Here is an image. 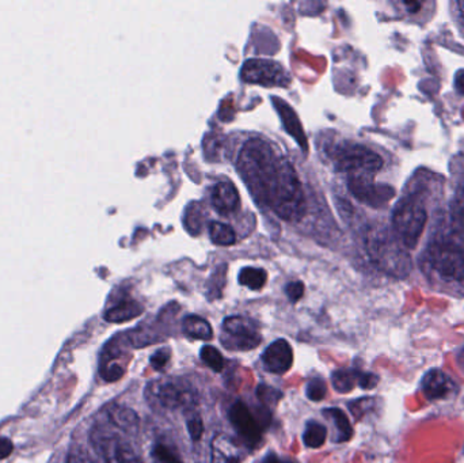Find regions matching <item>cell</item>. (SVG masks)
I'll list each match as a JSON object with an SVG mask.
<instances>
[{
  "label": "cell",
  "mask_w": 464,
  "mask_h": 463,
  "mask_svg": "<svg viewBox=\"0 0 464 463\" xmlns=\"http://www.w3.org/2000/svg\"><path fill=\"white\" fill-rule=\"evenodd\" d=\"M262 362L266 371L276 375L285 374L294 364V350L286 340H276L265 350Z\"/></svg>",
  "instance_id": "obj_11"
},
{
  "label": "cell",
  "mask_w": 464,
  "mask_h": 463,
  "mask_svg": "<svg viewBox=\"0 0 464 463\" xmlns=\"http://www.w3.org/2000/svg\"><path fill=\"white\" fill-rule=\"evenodd\" d=\"M360 372L352 370H338L333 372L332 382L338 393H349L353 391L354 385L359 383Z\"/></svg>",
  "instance_id": "obj_24"
},
{
  "label": "cell",
  "mask_w": 464,
  "mask_h": 463,
  "mask_svg": "<svg viewBox=\"0 0 464 463\" xmlns=\"http://www.w3.org/2000/svg\"><path fill=\"white\" fill-rule=\"evenodd\" d=\"M170 356L171 353L169 348H160V350H158L157 352L151 356V359H150L152 369L157 370V371H162V370L168 366Z\"/></svg>",
  "instance_id": "obj_32"
},
{
  "label": "cell",
  "mask_w": 464,
  "mask_h": 463,
  "mask_svg": "<svg viewBox=\"0 0 464 463\" xmlns=\"http://www.w3.org/2000/svg\"><path fill=\"white\" fill-rule=\"evenodd\" d=\"M188 431H189L190 438H192L193 442H198V440L203 438L204 434V424L203 419L198 413H196L195 410L193 412H189V416H188L187 420Z\"/></svg>",
  "instance_id": "obj_28"
},
{
  "label": "cell",
  "mask_w": 464,
  "mask_h": 463,
  "mask_svg": "<svg viewBox=\"0 0 464 463\" xmlns=\"http://www.w3.org/2000/svg\"><path fill=\"white\" fill-rule=\"evenodd\" d=\"M108 416L111 423L121 431L127 432L130 435H135L139 429L138 413L133 412L130 408L122 407V405H111L108 408Z\"/></svg>",
  "instance_id": "obj_16"
},
{
  "label": "cell",
  "mask_w": 464,
  "mask_h": 463,
  "mask_svg": "<svg viewBox=\"0 0 464 463\" xmlns=\"http://www.w3.org/2000/svg\"><path fill=\"white\" fill-rule=\"evenodd\" d=\"M152 457L160 463H184L165 445L155 446Z\"/></svg>",
  "instance_id": "obj_30"
},
{
  "label": "cell",
  "mask_w": 464,
  "mask_h": 463,
  "mask_svg": "<svg viewBox=\"0 0 464 463\" xmlns=\"http://www.w3.org/2000/svg\"><path fill=\"white\" fill-rule=\"evenodd\" d=\"M324 415L334 421L335 429H337L335 442H346L351 439L353 431H352L351 423L343 410L338 408H330V410H324Z\"/></svg>",
  "instance_id": "obj_21"
},
{
  "label": "cell",
  "mask_w": 464,
  "mask_h": 463,
  "mask_svg": "<svg viewBox=\"0 0 464 463\" xmlns=\"http://www.w3.org/2000/svg\"><path fill=\"white\" fill-rule=\"evenodd\" d=\"M230 420L248 448H256L258 443H261V427L243 402L237 401V404L232 405Z\"/></svg>",
  "instance_id": "obj_10"
},
{
  "label": "cell",
  "mask_w": 464,
  "mask_h": 463,
  "mask_svg": "<svg viewBox=\"0 0 464 463\" xmlns=\"http://www.w3.org/2000/svg\"><path fill=\"white\" fill-rule=\"evenodd\" d=\"M13 442L7 438H0V459H5L13 453Z\"/></svg>",
  "instance_id": "obj_36"
},
{
  "label": "cell",
  "mask_w": 464,
  "mask_h": 463,
  "mask_svg": "<svg viewBox=\"0 0 464 463\" xmlns=\"http://www.w3.org/2000/svg\"><path fill=\"white\" fill-rule=\"evenodd\" d=\"M182 329H184V333L188 337L201 340V342H211L212 337H214V331H212V326L209 325L208 321L204 320L203 317H198V315L185 317Z\"/></svg>",
  "instance_id": "obj_20"
},
{
  "label": "cell",
  "mask_w": 464,
  "mask_h": 463,
  "mask_svg": "<svg viewBox=\"0 0 464 463\" xmlns=\"http://www.w3.org/2000/svg\"><path fill=\"white\" fill-rule=\"evenodd\" d=\"M397 239L392 238L387 231H375L370 236L368 249L372 260L383 271L402 277L411 271V258Z\"/></svg>",
  "instance_id": "obj_5"
},
{
  "label": "cell",
  "mask_w": 464,
  "mask_h": 463,
  "mask_svg": "<svg viewBox=\"0 0 464 463\" xmlns=\"http://www.w3.org/2000/svg\"><path fill=\"white\" fill-rule=\"evenodd\" d=\"M458 364H459L460 370L464 372V345L460 350L459 355H458Z\"/></svg>",
  "instance_id": "obj_37"
},
{
  "label": "cell",
  "mask_w": 464,
  "mask_h": 463,
  "mask_svg": "<svg viewBox=\"0 0 464 463\" xmlns=\"http://www.w3.org/2000/svg\"><path fill=\"white\" fill-rule=\"evenodd\" d=\"M459 8H460V15H462L463 24H464V2L459 3Z\"/></svg>",
  "instance_id": "obj_38"
},
{
  "label": "cell",
  "mask_w": 464,
  "mask_h": 463,
  "mask_svg": "<svg viewBox=\"0 0 464 463\" xmlns=\"http://www.w3.org/2000/svg\"><path fill=\"white\" fill-rule=\"evenodd\" d=\"M455 383L440 370H432L422 381V391L430 400H440L449 397L455 391Z\"/></svg>",
  "instance_id": "obj_15"
},
{
  "label": "cell",
  "mask_w": 464,
  "mask_h": 463,
  "mask_svg": "<svg viewBox=\"0 0 464 463\" xmlns=\"http://www.w3.org/2000/svg\"><path fill=\"white\" fill-rule=\"evenodd\" d=\"M211 463H242V450L232 438L217 435L211 442Z\"/></svg>",
  "instance_id": "obj_14"
},
{
  "label": "cell",
  "mask_w": 464,
  "mask_h": 463,
  "mask_svg": "<svg viewBox=\"0 0 464 463\" xmlns=\"http://www.w3.org/2000/svg\"><path fill=\"white\" fill-rule=\"evenodd\" d=\"M428 214L417 196H406L392 212V227L406 249H416L427 226Z\"/></svg>",
  "instance_id": "obj_4"
},
{
  "label": "cell",
  "mask_w": 464,
  "mask_h": 463,
  "mask_svg": "<svg viewBox=\"0 0 464 463\" xmlns=\"http://www.w3.org/2000/svg\"><path fill=\"white\" fill-rule=\"evenodd\" d=\"M337 170L349 176H375L383 168V159L376 152L360 144L340 147L334 155Z\"/></svg>",
  "instance_id": "obj_6"
},
{
  "label": "cell",
  "mask_w": 464,
  "mask_h": 463,
  "mask_svg": "<svg viewBox=\"0 0 464 463\" xmlns=\"http://www.w3.org/2000/svg\"><path fill=\"white\" fill-rule=\"evenodd\" d=\"M267 275L266 271L259 268H243L239 274V283L245 287L250 288L253 291L261 290L266 283Z\"/></svg>",
  "instance_id": "obj_23"
},
{
  "label": "cell",
  "mask_w": 464,
  "mask_h": 463,
  "mask_svg": "<svg viewBox=\"0 0 464 463\" xmlns=\"http://www.w3.org/2000/svg\"><path fill=\"white\" fill-rule=\"evenodd\" d=\"M92 443L106 463H141L132 446L116 432L95 429Z\"/></svg>",
  "instance_id": "obj_9"
},
{
  "label": "cell",
  "mask_w": 464,
  "mask_h": 463,
  "mask_svg": "<svg viewBox=\"0 0 464 463\" xmlns=\"http://www.w3.org/2000/svg\"><path fill=\"white\" fill-rule=\"evenodd\" d=\"M200 356L204 363H206L209 369L214 370L215 372H222L223 370H225V358H223L222 353H220L217 348L212 347V345H204V347L201 348Z\"/></svg>",
  "instance_id": "obj_26"
},
{
  "label": "cell",
  "mask_w": 464,
  "mask_h": 463,
  "mask_svg": "<svg viewBox=\"0 0 464 463\" xmlns=\"http://www.w3.org/2000/svg\"><path fill=\"white\" fill-rule=\"evenodd\" d=\"M379 378L373 374H359V385L362 389H373L378 385Z\"/></svg>",
  "instance_id": "obj_35"
},
{
  "label": "cell",
  "mask_w": 464,
  "mask_h": 463,
  "mask_svg": "<svg viewBox=\"0 0 464 463\" xmlns=\"http://www.w3.org/2000/svg\"><path fill=\"white\" fill-rule=\"evenodd\" d=\"M143 312L144 307L139 302L133 301V299H125L106 312L105 320L116 323H127L133 318H138L139 315L143 314Z\"/></svg>",
  "instance_id": "obj_18"
},
{
  "label": "cell",
  "mask_w": 464,
  "mask_h": 463,
  "mask_svg": "<svg viewBox=\"0 0 464 463\" xmlns=\"http://www.w3.org/2000/svg\"><path fill=\"white\" fill-rule=\"evenodd\" d=\"M256 394H258L259 400L264 402L265 405L270 407V405H276L278 402V400L283 397V394L280 391H276V389L269 388L266 385H261L256 391Z\"/></svg>",
  "instance_id": "obj_31"
},
{
  "label": "cell",
  "mask_w": 464,
  "mask_h": 463,
  "mask_svg": "<svg viewBox=\"0 0 464 463\" xmlns=\"http://www.w3.org/2000/svg\"><path fill=\"white\" fill-rule=\"evenodd\" d=\"M125 362L122 361L121 351L114 350L109 351L108 353L103 355L102 362H101V377L108 382H114L119 381L124 375Z\"/></svg>",
  "instance_id": "obj_19"
},
{
  "label": "cell",
  "mask_w": 464,
  "mask_h": 463,
  "mask_svg": "<svg viewBox=\"0 0 464 463\" xmlns=\"http://www.w3.org/2000/svg\"><path fill=\"white\" fill-rule=\"evenodd\" d=\"M212 206L219 214L230 215L240 206L239 192L231 182H219L212 190Z\"/></svg>",
  "instance_id": "obj_13"
},
{
  "label": "cell",
  "mask_w": 464,
  "mask_h": 463,
  "mask_svg": "<svg viewBox=\"0 0 464 463\" xmlns=\"http://www.w3.org/2000/svg\"><path fill=\"white\" fill-rule=\"evenodd\" d=\"M450 222L464 230V179L452 201Z\"/></svg>",
  "instance_id": "obj_27"
},
{
  "label": "cell",
  "mask_w": 464,
  "mask_h": 463,
  "mask_svg": "<svg viewBox=\"0 0 464 463\" xmlns=\"http://www.w3.org/2000/svg\"><path fill=\"white\" fill-rule=\"evenodd\" d=\"M430 268L446 282L464 280V230L450 225L439 231L427 247Z\"/></svg>",
  "instance_id": "obj_2"
},
{
  "label": "cell",
  "mask_w": 464,
  "mask_h": 463,
  "mask_svg": "<svg viewBox=\"0 0 464 463\" xmlns=\"http://www.w3.org/2000/svg\"><path fill=\"white\" fill-rule=\"evenodd\" d=\"M223 331H225V336L220 340L230 351H251L258 347L262 342L258 323L243 315L226 318L223 323Z\"/></svg>",
  "instance_id": "obj_7"
},
{
  "label": "cell",
  "mask_w": 464,
  "mask_h": 463,
  "mask_svg": "<svg viewBox=\"0 0 464 463\" xmlns=\"http://www.w3.org/2000/svg\"><path fill=\"white\" fill-rule=\"evenodd\" d=\"M146 399L155 410L193 412L198 404V393L184 378H160L146 389Z\"/></svg>",
  "instance_id": "obj_3"
},
{
  "label": "cell",
  "mask_w": 464,
  "mask_h": 463,
  "mask_svg": "<svg viewBox=\"0 0 464 463\" xmlns=\"http://www.w3.org/2000/svg\"><path fill=\"white\" fill-rule=\"evenodd\" d=\"M273 103H275L276 109H277L278 113H280L286 130L299 141L300 146H302V149L305 151V150H307V139H305L304 132H303V128L302 125H300L296 113L292 111L288 103L284 102L280 98H273Z\"/></svg>",
  "instance_id": "obj_17"
},
{
  "label": "cell",
  "mask_w": 464,
  "mask_h": 463,
  "mask_svg": "<svg viewBox=\"0 0 464 463\" xmlns=\"http://www.w3.org/2000/svg\"><path fill=\"white\" fill-rule=\"evenodd\" d=\"M349 189L359 200L371 206H378L389 200L390 193H384L386 188H378L371 176H349Z\"/></svg>",
  "instance_id": "obj_12"
},
{
  "label": "cell",
  "mask_w": 464,
  "mask_h": 463,
  "mask_svg": "<svg viewBox=\"0 0 464 463\" xmlns=\"http://www.w3.org/2000/svg\"><path fill=\"white\" fill-rule=\"evenodd\" d=\"M286 295H288L289 301L297 302L302 299L303 294H304V285L302 282H292L286 285L285 288Z\"/></svg>",
  "instance_id": "obj_33"
},
{
  "label": "cell",
  "mask_w": 464,
  "mask_h": 463,
  "mask_svg": "<svg viewBox=\"0 0 464 463\" xmlns=\"http://www.w3.org/2000/svg\"><path fill=\"white\" fill-rule=\"evenodd\" d=\"M326 383L322 378H314L310 382L307 383V391H305V394H307L308 399L311 401H322L326 396Z\"/></svg>",
  "instance_id": "obj_29"
},
{
  "label": "cell",
  "mask_w": 464,
  "mask_h": 463,
  "mask_svg": "<svg viewBox=\"0 0 464 463\" xmlns=\"http://www.w3.org/2000/svg\"><path fill=\"white\" fill-rule=\"evenodd\" d=\"M326 438L327 429L316 421H310L305 427L304 435H303L304 445L310 449L322 448L326 442Z\"/></svg>",
  "instance_id": "obj_25"
},
{
  "label": "cell",
  "mask_w": 464,
  "mask_h": 463,
  "mask_svg": "<svg viewBox=\"0 0 464 463\" xmlns=\"http://www.w3.org/2000/svg\"><path fill=\"white\" fill-rule=\"evenodd\" d=\"M240 176L253 195L284 220H299L305 212L304 193L294 166L262 139H251L237 159Z\"/></svg>",
  "instance_id": "obj_1"
},
{
  "label": "cell",
  "mask_w": 464,
  "mask_h": 463,
  "mask_svg": "<svg viewBox=\"0 0 464 463\" xmlns=\"http://www.w3.org/2000/svg\"><path fill=\"white\" fill-rule=\"evenodd\" d=\"M67 463H95L94 459H92V457L86 453V451L81 450V449H75V450L71 451L70 456H68Z\"/></svg>",
  "instance_id": "obj_34"
},
{
  "label": "cell",
  "mask_w": 464,
  "mask_h": 463,
  "mask_svg": "<svg viewBox=\"0 0 464 463\" xmlns=\"http://www.w3.org/2000/svg\"><path fill=\"white\" fill-rule=\"evenodd\" d=\"M242 81L266 87H285L289 75L278 63L267 59H250L243 64Z\"/></svg>",
  "instance_id": "obj_8"
},
{
  "label": "cell",
  "mask_w": 464,
  "mask_h": 463,
  "mask_svg": "<svg viewBox=\"0 0 464 463\" xmlns=\"http://www.w3.org/2000/svg\"><path fill=\"white\" fill-rule=\"evenodd\" d=\"M209 236L218 246H231L237 242V234L231 226L226 223L212 222L209 225Z\"/></svg>",
  "instance_id": "obj_22"
}]
</instances>
